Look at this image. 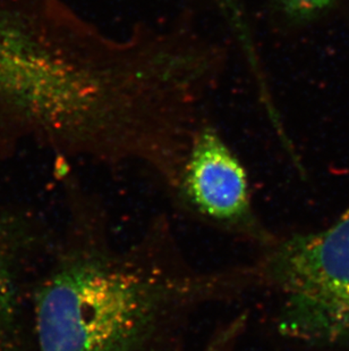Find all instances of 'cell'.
Listing matches in <instances>:
<instances>
[{
	"label": "cell",
	"instance_id": "5",
	"mask_svg": "<svg viewBox=\"0 0 349 351\" xmlns=\"http://www.w3.org/2000/svg\"><path fill=\"white\" fill-rule=\"evenodd\" d=\"M248 319V312L242 311L222 322L211 333L202 351H233L246 333Z\"/></svg>",
	"mask_w": 349,
	"mask_h": 351
},
{
	"label": "cell",
	"instance_id": "6",
	"mask_svg": "<svg viewBox=\"0 0 349 351\" xmlns=\"http://www.w3.org/2000/svg\"><path fill=\"white\" fill-rule=\"evenodd\" d=\"M286 12L293 16H314L329 6L333 0H278Z\"/></svg>",
	"mask_w": 349,
	"mask_h": 351
},
{
	"label": "cell",
	"instance_id": "7",
	"mask_svg": "<svg viewBox=\"0 0 349 351\" xmlns=\"http://www.w3.org/2000/svg\"><path fill=\"white\" fill-rule=\"evenodd\" d=\"M224 3L227 5V8H229V10H231L233 20L238 21V23H240L241 16H240V13H237V6L235 3L236 0H224Z\"/></svg>",
	"mask_w": 349,
	"mask_h": 351
},
{
	"label": "cell",
	"instance_id": "3",
	"mask_svg": "<svg viewBox=\"0 0 349 351\" xmlns=\"http://www.w3.org/2000/svg\"><path fill=\"white\" fill-rule=\"evenodd\" d=\"M168 191L181 212L212 229L261 249L277 240L257 214L245 166L210 126L195 131Z\"/></svg>",
	"mask_w": 349,
	"mask_h": 351
},
{
	"label": "cell",
	"instance_id": "4",
	"mask_svg": "<svg viewBox=\"0 0 349 351\" xmlns=\"http://www.w3.org/2000/svg\"><path fill=\"white\" fill-rule=\"evenodd\" d=\"M18 295L12 256L0 243V351H12L16 338Z\"/></svg>",
	"mask_w": 349,
	"mask_h": 351
},
{
	"label": "cell",
	"instance_id": "2",
	"mask_svg": "<svg viewBox=\"0 0 349 351\" xmlns=\"http://www.w3.org/2000/svg\"><path fill=\"white\" fill-rule=\"evenodd\" d=\"M253 263L259 288L281 298L276 326L311 346L349 340V207L318 232L278 239Z\"/></svg>",
	"mask_w": 349,
	"mask_h": 351
},
{
	"label": "cell",
	"instance_id": "1",
	"mask_svg": "<svg viewBox=\"0 0 349 351\" xmlns=\"http://www.w3.org/2000/svg\"><path fill=\"white\" fill-rule=\"evenodd\" d=\"M77 234L36 292L39 351H153L203 307L259 289L253 264L201 269L188 262L166 216L119 245L94 206Z\"/></svg>",
	"mask_w": 349,
	"mask_h": 351
}]
</instances>
